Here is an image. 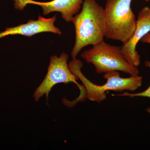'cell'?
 I'll return each mask as SVG.
<instances>
[{"instance_id": "cell-8", "label": "cell", "mask_w": 150, "mask_h": 150, "mask_svg": "<svg viewBox=\"0 0 150 150\" xmlns=\"http://www.w3.org/2000/svg\"><path fill=\"white\" fill-rule=\"evenodd\" d=\"M56 20V15L48 18L39 15L37 20H30L25 24L6 28L5 31L0 33V38L7 35H21L30 37L38 33L43 32L62 35L61 30L54 25Z\"/></svg>"}, {"instance_id": "cell-11", "label": "cell", "mask_w": 150, "mask_h": 150, "mask_svg": "<svg viewBox=\"0 0 150 150\" xmlns=\"http://www.w3.org/2000/svg\"><path fill=\"white\" fill-rule=\"evenodd\" d=\"M146 111H147L150 115V107H147L146 108Z\"/></svg>"}, {"instance_id": "cell-1", "label": "cell", "mask_w": 150, "mask_h": 150, "mask_svg": "<svg viewBox=\"0 0 150 150\" xmlns=\"http://www.w3.org/2000/svg\"><path fill=\"white\" fill-rule=\"evenodd\" d=\"M79 13L73 17L76 40L71 52L73 59L83 48L96 45L104 40L106 32L104 9L96 0H84Z\"/></svg>"}, {"instance_id": "cell-4", "label": "cell", "mask_w": 150, "mask_h": 150, "mask_svg": "<svg viewBox=\"0 0 150 150\" xmlns=\"http://www.w3.org/2000/svg\"><path fill=\"white\" fill-rule=\"evenodd\" d=\"M81 56L86 62L93 65L98 74L113 71L123 72L131 76L139 74L137 67L131 65L125 59L121 46L111 45L104 40L84 51Z\"/></svg>"}, {"instance_id": "cell-13", "label": "cell", "mask_w": 150, "mask_h": 150, "mask_svg": "<svg viewBox=\"0 0 150 150\" xmlns=\"http://www.w3.org/2000/svg\"><path fill=\"white\" fill-rule=\"evenodd\" d=\"M149 33H150V32H149Z\"/></svg>"}, {"instance_id": "cell-12", "label": "cell", "mask_w": 150, "mask_h": 150, "mask_svg": "<svg viewBox=\"0 0 150 150\" xmlns=\"http://www.w3.org/2000/svg\"><path fill=\"white\" fill-rule=\"evenodd\" d=\"M144 1H145L146 2L150 1V0H144Z\"/></svg>"}, {"instance_id": "cell-6", "label": "cell", "mask_w": 150, "mask_h": 150, "mask_svg": "<svg viewBox=\"0 0 150 150\" xmlns=\"http://www.w3.org/2000/svg\"><path fill=\"white\" fill-rule=\"evenodd\" d=\"M150 31V8L145 6L139 12L137 27L131 39L121 46L122 54L128 62L133 66L138 67L141 62V56L136 50L139 41Z\"/></svg>"}, {"instance_id": "cell-7", "label": "cell", "mask_w": 150, "mask_h": 150, "mask_svg": "<svg viewBox=\"0 0 150 150\" xmlns=\"http://www.w3.org/2000/svg\"><path fill=\"white\" fill-rule=\"evenodd\" d=\"M15 8L21 10L28 4L40 6L43 9L44 16L54 12L61 13L63 19L66 22L72 20L79 12L84 0H53L47 2L35 1L33 0H13Z\"/></svg>"}, {"instance_id": "cell-3", "label": "cell", "mask_w": 150, "mask_h": 150, "mask_svg": "<svg viewBox=\"0 0 150 150\" xmlns=\"http://www.w3.org/2000/svg\"><path fill=\"white\" fill-rule=\"evenodd\" d=\"M133 0H106L105 37L126 44L134 35L137 20L131 8Z\"/></svg>"}, {"instance_id": "cell-2", "label": "cell", "mask_w": 150, "mask_h": 150, "mask_svg": "<svg viewBox=\"0 0 150 150\" xmlns=\"http://www.w3.org/2000/svg\"><path fill=\"white\" fill-rule=\"evenodd\" d=\"M71 71L83 83L85 90V98L93 102L100 103L106 99V92L113 91L122 92L125 91L134 92L142 86L143 78L138 75L129 78L120 76L118 71L105 73L103 78L106 80L104 84L98 85L93 83L84 75L81 71L83 66L79 59H73L69 64Z\"/></svg>"}, {"instance_id": "cell-5", "label": "cell", "mask_w": 150, "mask_h": 150, "mask_svg": "<svg viewBox=\"0 0 150 150\" xmlns=\"http://www.w3.org/2000/svg\"><path fill=\"white\" fill-rule=\"evenodd\" d=\"M68 59L69 55L65 53H62L59 57L56 55L51 56L46 76L33 93L35 102L39 101L44 95L48 99L51 89L56 84L71 82L76 84L80 90V95L72 101L73 103L76 105L78 103L85 101V89L83 86L78 83L79 78L70 70L68 64Z\"/></svg>"}, {"instance_id": "cell-9", "label": "cell", "mask_w": 150, "mask_h": 150, "mask_svg": "<svg viewBox=\"0 0 150 150\" xmlns=\"http://www.w3.org/2000/svg\"><path fill=\"white\" fill-rule=\"evenodd\" d=\"M145 65L146 67H149L150 69V61H146L145 62ZM114 96L128 97L133 98L137 97H142L150 98V85L149 87L144 91L138 93H130L128 92H124L123 93L112 95Z\"/></svg>"}, {"instance_id": "cell-10", "label": "cell", "mask_w": 150, "mask_h": 150, "mask_svg": "<svg viewBox=\"0 0 150 150\" xmlns=\"http://www.w3.org/2000/svg\"><path fill=\"white\" fill-rule=\"evenodd\" d=\"M141 41L144 43L150 44V33H148L141 39Z\"/></svg>"}]
</instances>
